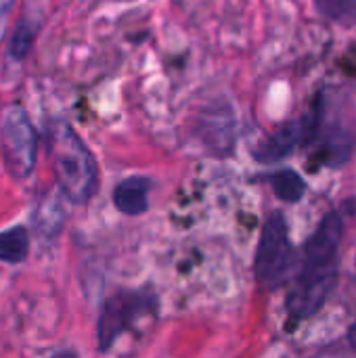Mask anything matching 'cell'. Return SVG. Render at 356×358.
Listing matches in <instances>:
<instances>
[{"instance_id": "1", "label": "cell", "mask_w": 356, "mask_h": 358, "mask_svg": "<svg viewBox=\"0 0 356 358\" xmlns=\"http://www.w3.org/2000/svg\"><path fill=\"white\" fill-rule=\"evenodd\" d=\"M342 239V218L334 212L323 218L311 241L306 243L302 271L287 298L292 321L313 317L327 300L336 281V254Z\"/></svg>"}, {"instance_id": "2", "label": "cell", "mask_w": 356, "mask_h": 358, "mask_svg": "<svg viewBox=\"0 0 356 358\" xmlns=\"http://www.w3.org/2000/svg\"><path fill=\"white\" fill-rule=\"evenodd\" d=\"M48 151L63 195L71 203H88L97 191V162L69 124L61 120L50 124Z\"/></svg>"}, {"instance_id": "3", "label": "cell", "mask_w": 356, "mask_h": 358, "mask_svg": "<svg viewBox=\"0 0 356 358\" xmlns=\"http://www.w3.org/2000/svg\"><path fill=\"white\" fill-rule=\"evenodd\" d=\"M294 266V248L287 235V224L281 214H271L264 222L258 252H256V279L262 287L273 289L281 285Z\"/></svg>"}, {"instance_id": "4", "label": "cell", "mask_w": 356, "mask_h": 358, "mask_svg": "<svg viewBox=\"0 0 356 358\" xmlns=\"http://www.w3.org/2000/svg\"><path fill=\"white\" fill-rule=\"evenodd\" d=\"M0 151L15 178H27L36 164V132L23 107L10 105L0 122Z\"/></svg>"}, {"instance_id": "5", "label": "cell", "mask_w": 356, "mask_h": 358, "mask_svg": "<svg viewBox=\"0 0 356 358\" xmlns=\"http://www.w3.org/2000/svg\"><path fill=\"white\" fill-rule=\"evenodd\" d=\"M153 308L155 300L145 292H118L111 296L103 304L99 319V348L107 350L120 334L128 331L141 317L153 313Z\"/></svg>"}, {"instance_id": "6", "label": "cell", "mask_w": 356, "mask_h": 358, "mask_svg": "<svg viewBox=\"0 0 356 358\" xmlns=\"http://www.w3.org/2000/svg\"><path fill=\"white\" fill-rule=\"evenodd\" d=\"M319 122H321V111L317 109L296 122L285 124L283 128L273 132L264 143H260V147L256 149V159L264 162V164L283 159L285 155H290L296 149V145L306 143L317 134Z\"/></svg>"}, {"instance_id": "7", "label": "cell", "mask_w": 356, "mask_h": 358, "mask_svg": "<svg viewBox=\"0 0 356 358\" xmlns=\"http://www.w3.org/2000/svg\"><path fill=\"white\" fill-rule=\"evenodd\" d=\"M149 191L151 180L145 176H130L124 178L113 191L115 208L126 216H138L149 208Z\"/></svg>"}, {"instance_id": "8", "label": "cell", "mask_w": 356, "mask_h": 358, "mask_svg": "<svg viewBox=\"0 0 356 358\" xmlns=\"http://www.w3.org/2000/svg\"><path fill=\"white\" fill-rule=\"evenodd\" d=\"M29 252V233L23 227H13L0 233V262L17 264Z\"/></svg>"}, {"instance_id": "9", "label": "cell", "mask_w": 356, "mask_h": 358, "mask_svg": "<svg viewBox=\"0 0 356 358\" xmlns=\"http://www.w3.org/2000/svg\"><path fill=\"white\" fill-rule=\"evenodd\" d=\"M271 185H273L277 197L283 199V201H290V203L298 201L304 195V189H306L304 180L296 172H292V170H283V172L273 174L271 176Z\"/></svg>"}, {"instance_id": "10", "label": "cell", "mask_w": 356, "mask_h": 358, "mask_svg": "<svg viewBox=\"0 0 356 358\" xmlns=\"http://www.w3.org/2000/svg\"><path fill=\"white\" fill-rule=\"evenodd\" d=\"M36 34H38V25L31 23V21H19L17 27H15V34H13V40H10V55L15 59H23L34 40H36Z\"/></svg>"}, {"instance_id": "11", "label": "cell", "mask_w": 356, "mask_h": 358, "mask_svg": "<svg viewBox=\"0 0 356 358\" xmlns=\"http://www.w3.org/2000/svg\"><path fill=\"white\" fill-rule=\"evenodd\" d=\"M63 210L57 201H50V203H44L40 206V212L36 216V222H38V231L44 235V237H52L61 224H63Z\"/></svg>"}, {"instance_id": "12", "label": "cell", "mask_w": 356, "mask_h": 358, "mask_svg": "<svg viewBox=\"0 0 356 358\" xmlns=\"http://www.w3.org/2000/svg\"><path fill=\"white\" fill-rule=\"evenodd\" d=\"M317 8L336 21L356 19V0H317Z\"/></svg>"}, {"instance_id": "13", "label": "cell", "mask_w": 356, "mask_h": 358, "mask_svg": "<svg viewBox=\"0 0 356 358\" xmlns=\"http://www.w3.org/2000/svg\"><path fill=\"white\" fill-rule=\"evenodd\" d=\"M50 358H78V355H76L73 350H61V352L52 355Z\"/></svg>"}, {"instance_id": "14", "label": "cell", "mask_w": 356, "mask_h": 358, "mask_svg": "<svg viewBox=\"0 0 356 358\" xmlns=\"http://www.w3.org/2000/svg\"><path fill=\"white\" fill-rule=\"evenodd\" d=\"M348 342H350V346L355 348V352H356V321H355V325L350 327V331H348Z\"/></svg>"}, {"instance_id": "15", "label": "cell", "mask_w": 356, "mask_h": 358, "mask_svg": "<svg viewBox=\"0 0 356 358\" xmlns=\"http://www.w3.org/2000/svg\"><path fill=\"white\" fill-rule=\"evenodd\" d=\"M319 358H344V357H334V355H323V357Z\"/></svg>"}]
</instances>
